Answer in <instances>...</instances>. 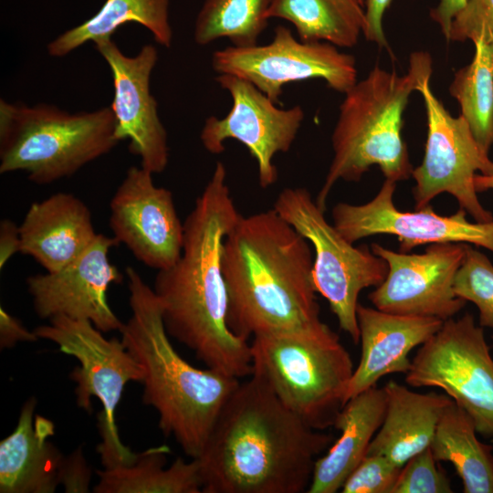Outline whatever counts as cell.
<instances>
[{
    "label": "cell",
    "mask_w": 493,
    "mask_h": 493,
    "mask_svg": "<svg viewBox=\"0 0 493 493\" xmlns=\"http://www.w3.org/2000/svg\"><path fill=\"white\" fill-rule=\"evenodd\" d=\"M240 215L226 168L218 162L184 222L179 258L157 271L152 288L169 336L207 368L237 379L252 373L251 346L227 323L222 254L225 238Z\"/></svg>",
    "instance_id": "obj_1"
},
{
    "label": "cell",
    "mask_w": 493,
    "mask_h": 493,
    "mask_svg": "<svg viewBox=\"0 0 493 493\" xmlns=\"http://www.w3.org/2000/svg\"><path fill=\"white\" fill-rule=\"evenodd\" d=\"M332 441L250 375L226 403L196 458L202 493L307 492Z\"/></svg>",
    "instance_id": "obj_2"
},
{
    "label": "cell",
    "mask_w": 493,
    "mask_h": 493,
    "mask_svg": "<svg viewBox=\"0 0 493 493\" xmlns=\"http://www.w3.org/2000/svg\"><path fill=\"white\" fill-rule=\"evenodd\" d=\"M313 257L309 242L273 208L241 215L222 254L230 330L248 341L321 320Z\"/></svg>",
    "instance_id": "obj_3"
},
{
    "label": "cell",
    "mask_w": 493,
    "mask_h": 493,
    "mask_svg": "<svg viewBox=\"0 0 493 493\" xmlns=\"http://www.w3.org/2000/svg\"><path fill=\"white\" fill-rule=\"evenodd\" d=\"M131 314L121 340L142 369V402L159 415V428L184 454L197 458L240 379L199 369L179 355L166 331L162 305L132 267L125 268Z\"/></svg>",
    "instance_id": "obj_4"
},
{
    "label": "cell",
    "mask_w": 493,
    "mask_h": 493,
    "mask_svg": "<svg viewBox=\"0 0 493 493\" xmlns=\"http://www.w3.org/2000/svg\"><path fill=\"white\" fill-rule=\"evenodd\" d=\"M427 52L411 54L404 75L375 66L344 95L331 134L333 156L315 200L326 210L333 186L340 181L358 182L373 165L395 183L412 176L413 165L402 136L403 114L419 83L431 78Z\"/></svg>",
    "instance_id": "obj_5"
},
{
    "label": "cell",
    "mask_w": 493,
    "mask_h": 493,
    "mask_svg": "<svg viewBox=\"0 0 493 493\" xmlns=\"http://www.w3.org/2000/svg\"><path fill=\"white\" fill-rule=\"evenodd\" d=\"M252 373L310 427L333 426L353 373L351 357L321 320L253 338Z\"/></svg>",
    "instance_id": "obj_6"
},
{
    "label": "cell",
    "mask_w": 493,
    "mask_h": 493,
    "mask_svg": "<svg viewBox=\"0 0 493 493\" xmlns=\"http://www.w3.org/2000/svg\"><path fill=\"white\" fill-rule=\"evenodd\" d=\"M110 107L69 113L0 100V173L24 171L37 184L77 173L117 144Z\"/></svg>",
    "instance_id": "obj_7"
},
{
    "label": "cell",
    "mask_w": 493,
    "mask_h": 493,
    "mask_svg": "<svg viewBox=\"0 0 493 493\" xmlns=\"http://www.w3.org/2000/svg\"><path fill=\"white\" fill-rule=\"evenodd\" d=\"M273 209L313 247L312 281L329 303L340 328L360 342L357 320L362 289L383 282L388 265L367 246H355L325 217V211L305 187H286Z\"/></svg>",
    "instance_id": "obj_8"
},
{
    "label": "cell",
    "mask_w": 493,
    "mask_h": 493,
    "mask_svg": "<svg viewBox=\"0 0 493 493\" xmlns=\"http://www.w3.org/2000/svg\"><path fill=\"white\" fill-rule=\"evenodd\" d=\"M34 332L38 339L52 341L61 352L79 361L80 366L69 374L76 383L78 407L90 413L91 398L100 401L102 411L98 415V424L101 442L97 452L103 467L132 462L137 453L121 441L115 415L126 383H141L143 372L121 340L106 339L90 321L66 316L51 318L48 324L37 326Z\"/></svg>",
    "instance_id": "obj_9"
},
{
    "label": "cell",
    "mask_w": 493,
    "mask_h": 493,
    "mask_svg": "<svg viewBox=\"0 0 493 493\" xmlns=\"http://www.w3.org/2000/svg\"><path fill=\"white\" fill-rule=\"evenodd\" d=\"M405 382L443 390L472 417L477 433L493 436V359L472 314L444 320L411 361Z\"/></svg>",
    "instance_id": "obj_10"
},
{
    "label": "cell",
    "mask_w": 493,
    "mask_h": 493,
    "mask_svg": "<svg viewBox=\"0 0 493 493\" xmlns=\"http://www.w3.org/2000/svg\"><path fill=\"white\" fill-rule=\"evenodd\" d=\"M417 91L425 103L427 137L423 161L412 173L415 209L429 205L434 198L446 193L475 221H492V213L477 197L475 176L477 172L493 173V162L477 143L466 120L461 115L453 117L435 96L430 78L419 83Z\"/></svg>",
    "instance_id": "obj_11"
},
{
    "label": "cell",
    "mask_w": 493,
    "mask_h": 493,
    "mask_svg": "<svg viewBox=\"0 0 493 493\" xmlns=\"http://www.w3.org/2000/svg\"><path fill=\"white\" fill-rule=\"evenodd\" d=\"M212 67L218 75H234L249 81L276 103L283 88L291 82L321 79L343 94L357 82L353 56L327 42L297 39L284 26L276 27L268 44L231 46L215 51Z\"/></svg>",
    "instance_id": "obj_12"
},
{
    "label": "cell",
    "mask_w": 493,
    "mask_h": 493,
    "mask_svg": "<svg viewBox=\"0 0 493 493\" xmlns=\"http://www.w3.org/2000/svg\"><path fill=\"white\" fill-rule=\"evenodd\" d=\"M216 81L229 93L232 107L223 118L210 116L205 120L201 142L213 154L223 152L230 139L244 144L257 163L259 185L267 188L278 180L274 158L291 148L304 120V110L299 105L278 107L256 86L239 77L221 74Z\"/></svg>",
    "instance_id": "obj_13"
},
{
    "label": "cell",
    "mask_w": 493,
    "mask_h": 493,
    "mask_svg": "<svg viewBox=\"0 0 493 493\" xmlns=\"http://www.w3.org/2000/svg\"><path fill=\"white\" fill-rule=\"evenodd\" d=\"M396 183L385 179L376 195L362 205L338 203L332 224L350 242L375 235L395 236L400 252L422 245L464 243L493 252V220L470 222L459 208L451 215L436 214L429 205L414 212L399 210L393 202Z\"/></svg>",
    "instance_id": "obj_14"
},
{
    "label": "cell",
    "mask_w": 493,
    "mask_h": 493,
    "mask_svg": "<svg viewBox=\"0 0 493 493\" xmlns=\"http://www.w3.org/2000/svg\"><path fill=\"white\" fill-rule=\"evenodd\" d=\"M464 243L428 245L424 253L395 252L380 244L372 251L383 258L388 272L369 295L374 308L398 315L453 318L466 305L454 291V280L466 255Z\"/></svg>",
    "instance_id": "obj_15"
},
{
    "label": "cell",
    "mask_w": 493,
    "mask_h": 493,
    "mask_svg": "<svg viewBox=\"0 0 493 493\" xmlns=\"http://www.w3.org/2000/svg\"><path fill=\"white\" fill-rule=\"evenodd\" d=\"M152 174L142 166L128 169L110 203V227L119 244L158 271L179 258L184 227L172 192L156 186Z\"/></svg>",
    "instance_id": "obj_16"
},
{
    "label": "cell",
    "mask_w": 493,
    "mask_h": 493,
    "mask_svg": "<svg viewBox=\"0 0 493 493\" xmlns=\"http://www.w3.org/2000/svg\"><path fill=\"white\" fill-rule=\"evenodd\" d=\"M118 245L113 236L99 233L92 245L64 268L28 277L27 290L37 315L86 320L102 332L120 330L123 322L107 297L109 287L124 278L109 257L110 248Z\"/></svg>",
    "instance_id": "obj_17"
},
{
    "label": "cell",
    "mask_w": 493,
    "mask_h": 493,
    "mask_svg": "<svg viewBox=\"0 0 493 493\" xmlns=\"http://www.w3.org/2000/svg\"><path fill=\"white\" fill-rule=\"evenodd\" d=\"M95 47L110 67L113 81L111 110L116 138L129 140V150L152 173L163 172L169 161L167 132L158 113V103L150 89L151 74L158 60L152 45L143 46L134 57L124 55L107 39Z\"/></svg>",
    "instance_id": "obj_18"
},
{
    "label": "cell",
    "mask_w": 493,
    "mask_h": 493,
    "mask_svg": "<svg viewBox=\"0 0 493 493\" xmlns=\"http://www.w3.org/2000/svg\"><path fill=\"white\" fill-rule=\"evenodd\" d=\"M361 359L353 371L346 402L377 384L383 376L406 373L411 367L409 353L422 345L442 326L434 317L398 315L358 304Z\"/></svg>",
    "instance_id": "obj_19"
},
{
    "label": "cell",
    "mask_w": 493,
    "mask_h": 493,
    "mask_svg": "<svg viewBox=\"0 0 493 493\" xmlns=\"http://www.w3.org/2000/svg\"><path fill=\"white\" fill-rule=\"evenodd\" d=\"M19 233L20 253L32 257L47 272L58 271L73 262L99 235L89 207L68 193L32 203Z\"/></svg>",
    "instance_id": "obj_20"
},
{
    "label": "cell",
    "mask_w": 493,
    "mask_h": 493,
    "mask_svg": "<svg viewBox=\"0 0 493 493\" xmlns=\"http://www.w3.org/2000/svg\"><path fill=\"white\" fill-rule=\"evenodd\" d=\"M37 400L27 399L14 431L0 443L1 493H53L59 486L63 454L49 440L54 423L35 414Z\"/></svg>",
    "instance_id": "obj_21"
},
{
    "label": "cell",
    "mask_w": 493,
    "mask_h": 493,
    "mask_svg": "<svg viewBox=\"0 0 493 493\" xmlns=\"http://www.w3.org/2000/svg\"><path fill=\"white\" fill-rule=\"evenodd\" d=\"M383 390L384 418L367 454L383 456L402 467L431 446L437 424L453 400L435 392L416 393L394 381H389Z\"/></svg>",
    "instance_id": "obj_22"
},
{
    "label": "cell",
    "mask_w": 493,
    "mask_h": 493,
    "mask_svg": "<svg viewBox=\"0 0 493 493\" xmlns=\"http://www.w3.org/2000/svg\"><path fill=\"white\" fill-rule=\"evenodd\" d=\"M386 409L383 387L372 386L350 398L333 427L341 435L314 466L308 493H335L366 456L381 427Z\"/></svg>",
    "instance_id": "obj_23"
},
{
    "label": "cell",
    "mask_w": 493,
    "mask_h": 493,
    "mask_svg": "<svg viewBox=\"0 0 493 493\" xmlns=\"http://www.w3.org/2000/svg\"><path fill=\"white\" fill-rule=\"evenodd\" d=\"M167 446L151 447L137 453L126 465L96 470L99 482L95 493H202L199 464L196 458L178 457L165 467Z\"/></svg>",
    "instance_id": "obj_24"
},
{
    "label": "cell",
    "mask_w": 493,
    "mask_h": 493,
    "mask_svg": "<svg viewBox=\"0 0 493 493\" xmlns=\"http://www.w3.org/2000/svg\"><path fill=\"white\" fill-rule=\"evenodd\" d=\"M472 417L454 401L443 413L431 443L435 458L450 462L465 493H493L492 447L480 442Z\"/></svg>",
    "instance_id": "obj_25"
},
{
    "label": "cell",
    "mask_w": 493,
    "mask_h": 493,
    "mask_svg": "<svg viewBox=\"0 0 493 493\" xmlns=\"http://www.w3.org/2000/svg\"><path fill=\"white\" fill-rule=\"evenodd\" d=\"M267 17L291 23L304 42H327L351 47L365 26L364 6L358 0H273Z\"/></svg>",
    "instance_id": "obj_26"
},
{
    "label": "cell",
    "mask_w": 493,
    "mask_h": 493,
    "mask_svg": "<svg viewBox=\"0 0 493 493\" xmlns=\"http://www.w3.org/2000/svg\"><path fill=\"white\" fill-rule=\"evenodd\" d=\"M169 0H106L96 15L52 40L47 52L64 57L87 42L111 39L115 31L128 22H136L152 32L160 45L169 47L173 31L168 20Z\"/></svg>",
    "instance_id": "obj_27"
},
{
    "label": "cell",
    "mask_w": 493,
    "mask_h": 493,
    "mask_svg": "<svg viewBox=\"0 0 493 493\" xmlns=\"http://www.w3.org/2000/svg\"><path fill=\"white\" fill-rule=\"evenodd\" d=\"M474 46L472 61L456 72L449 92L477 143L488 154L493 144V47L482 39Z\"/></svg>",
    "instance_id": "obj_28"
},
{
    "label": "cell",
    "mask_w": 493,
    "mask_h": 493,
    "mask_svg": "<svg viewBox=\"0 0 493 493\" xmlns=\"http://www.w3.org/2000/svg\"><path fill=\"white\" fill-rule=\"evenodd\" d=\"M272 1L205 0L194 24V41L205 46L224 37L235 47L257 45Z\"/></svg>",
    "instance_id": "obj_29"
},
{
    "label": "cell",
    "mask_w": 493,
    "mask_h": 493,
    "mask_svg": "<svg viewBox=\"0 0 493 493\" xmlns=\"http://www.w3.org/2000/svg\"><path fill=\"white\" fill-rule=\"evenodd\" d=\"M454 291L477 306L481 327L493 329V264L472 245L466 246L465 257L455 277Z\"/></svg>",
    "instance_id": "obj_30"
},
{
    "label": "cell",
    "mask_w": 493,
    "mask_h": 493,
    "mask_svg": "<svg viewBox=\"0 0 493 493\" xmlns=\"http://www.w3.org/2000/svg\"><path fill=\"white\" fill-rule=\"evenodd\" d=\"M431 446L413 456L402 467L391 493H451L446 472L437 465Z\"/></svg>",
    "instance_id": "obj_31"
},
{
    "label": "cell",
    "mask_w": 493,
    "mask_h": 493,
    "mask_svg": "<svg viewBox=\"0 0 493 493\" xmlns=\"http://www.w3.org/2000/svg\"><path fill=\"white\" fill-rule=\"evenodd\" d=\"M401 467L383 456L367 454L348 477L342 493H391Z\"/></svg>",
    "instance_id": "obj_32"
},
{
    "label": "cell",
    "mask_w": 493,
    "mask_h": 493,
    "mask_svg": "<svg viewBox=\"0 0 493 493\" xmlns=\"http://www.w3.org/2000/svg\"><path fill=\"white\" fill-rule=\"evenodd\" d=\"M478 39L493 47V0H467L451 23L447 40Z\"/></svg>",
    "instance_id": "obj_33"
},
{
    "label": "cell",
    "mask_w": 493,
    "mask_h": 493,
    "mask_svg": "<svg viewBox=\"0 0 493 493\" xmlns=\"http://www.w3.org/2000/svg\"><path fill=\"white\" fill-rule=\"evenodd\" d=\"M92 473L89 466L83 446H79L68 456H64L59 472V485L66 493H87Z\"/></svg>",
    "instance_id": "obj_34"
},
{
    "label": "cell",
    "mask_w": 493,
    "mask_h": 493,
    "mask_svg": "<svg viewBox=\"0 0 493 493\" xmlns=\"http://www.w3.org/2000/svg\"><path fill=\"white\" fill-rule=\"evenodd\" d=\"M392 0H364L365 26L363 35L368 41L387 47V39L383 29V17Z\"/></svg>",
    "instance_id": "obj_35"
},
{
    "label": "cell",
    "mask_w": 493,
    "mask_h": 493,
    "mask_svg": "<svg viewBox=\"0 0 493 493\" xmlns=\"http://www.w3.org/2000/svg\"><path fill=\"white\" fill-rule=\"evenodd\" d=\"M36 333L28 330L16 317L9 314L3 307L0 308V347L13 348L21 341H36Z\"/></svg>",
    "instance_id": "obj_36"
},
{
    "label": "cell",
    "mask_w": 493,
    "mask_h": 493,
    "mask_svg": "<svg viewBox=\"0 0 493 493\" xmlns=\"http://www.w3.org/2000/svg\"><path fill=\"white\" fill-rule=\"evenodd\" d=\"M21 239L19 226L10 219L0 223V268L16 253H20Z\"/></svg>",
    "instance_id": "obj_37"
},
{
    "label": "cell",
    "mask_w": 493,
    "mask_h": 493,
    "mask_svg": "<svg viewBox=\"0 0 493 493\" xmlns=\"http://www.w3.org/2000/svg\"><path fill=\"white\" fill-rule=\"evenodd\" d=\"M467 0H440L430 11L432 20L436 22L447 39L451 23L456 14L465 6Z\"/></svg>",
    "instance_id": "obj_38"
},
{
    "label": "cell",
    "mask_w": 493,
    "mask_h": 493,
    "mask_svg": "<svg viewBox=\"0 0 493 493\" xmlns=\"http://www.w3.org/2000/svg\"><path fill=\"white\" fill-rule=\"evenodd\" d=\"M475 186L477 192L493 190V173L489 174L477 173L475 176Z\"/></svg>",
    "instance_id": "obj_39"
},
{
    "label": "cell",
    "mask_w": 493,
    "mask_h": 493,
    "mask_svg": "<svg viewBox=\"0 0 493 493\" xmlns=\"http://www.w3.org/2000/svg\"><path fill=\"white\" fill-rule=\"evenodd\" d=\"M364 6V0H358Z\"/></svg>",
    "instance_id": "obj_40"
},
{
    "label": "cell",
    "mask_w": 493,
    "mask_h": 493,
    "mask_svg": "<svg viewBox=\"0 0 493 493\" xmlns=\"http://www.w3.org/2000/svg\"><path fill=\"white\" fill-rule=\"evenodd\" d=\"M492 340H493V336H492Z\"/></svg>",
    "instance_id": "obj_41"
}]
</instances>
